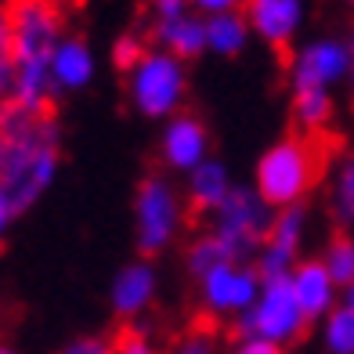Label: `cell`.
<instances>
[{
    "mask_svg": "<svg viewBox=\"0 0 354 354\" xmlns=\"http://www.w3.org/2000/svg\"><path fill=\"white\" fill-rule=\"evenodd\" d=\"M62 167V127L55 112H33L19 102H0V203L22 217L55 185Z\"/></svg>",
    "mask_w": 354,
    "mask_h": 354,
    "instance_id": "cell-1",
    "label": "cell"
},
{
    "mask_svg": "<svg viewBox=\"0 0 354 354\" xmlns=\"http://www.w3.org/2000/svg\"><path fill=\"white\" fill-rule=\"evenodd\" d=\"M15 22V84L11 102L22 109L47 112L55 102L51 87V58L66 40V19L58 0H11Z\"/></svg>",
    "mask_w": 354,
    "mask_h": 354,
    "instance_id": "cell-2",
    "label": "cell"
},
{
    "mask_svg": "<svg viewBox=\"0 0 354 354\" xmlns=\"http://www.w3.org/2000/svg\"><path fill=\"white\" fill-rule=\"evenodd\" d=\"M322 167H326V152L318 149V141L289 134V138H279L261 159H257L253 188L261 192L275 210L300 206L308 199V192L318 185Z\"/></svg>",
    "mask_w": 354,
    "mask_h": 354,
    "instance_id": "cell-3",
    "label": "cell"
},
{
    "mask_svg": "<svg viewBox=\"0 0 354 354\" xmlns=\"http://www.w3.org/2000/svg\"><path fill=\"white\" fill-rule=\"evenodd\" d=\"M127 98L134 112L145 120H174L185 112L188 98V73L185 62L163 51V47H149L138 66L127 73Z\"/></svg>",
    "mask_w": 354,
    "mask_h": 354,
    "instance_id": "cell-4",
    "label": "cell"
},
{
    "mask_svg": "<svg viewBox=\"0 0 354 354\" xmlns=\"http://www.w3.org/2000/svg\"><path fill=\"white\" fill-rule=\"evenodd\" d=\"M185 196L163 174L141 177L134 192V243L141 257H156L174 246L185 228Z\"/></svg>",
    "mask_w": 354,
    "mask_h": 354,
    "instance_id": "cell-5",
    "label": "cell"
},
{
    "mask_svg": "<svg viewBox=\"0 0 354 354\" xmlns=\"http://www.w3.org/2000/svg\"><path fill=\"white\" fill-rule=\"evenodd\" d=\"M275 206H271L253 185H235V192L210 214V232L228 246L232 261H257L264 239L275 224Z\"/></svg>",
    "mask_w": 354,
    "mask_h": 354,
    "instance_id": "cell-6",
    "label": "cell"
},
{
    "mask_svg": "<svg viewBox=\"0 0 354 354\" xmlns=\"http://www.w3.org/2000/svg\"><path fill=\"white\" fill-rule=\"evenodd\" d=\"M304 329H308V315H304L300 300L286 279H264V289L257 297L253 308L239 318V336L246 340H264V344H297Z\"/></svg>",
    "mask_w": 354,
    "mask_h": 354,
    "instance_id": "cell-7",
    "label": "cell"
},
{
    "mask_svg": "<svg viewBox=\"0 0 354 354\" xmlns=\"http://www.w3.org/2000/svg\"><path fill=\"white\" fill-rule=\"evenodd\" d=\"M196 282H199L203 311L214 318H243L264 289V279L257 271V264H246V261L217 264L214 271H206Z\"/></svg>",
    "mask_w": 354,
    "mask_h": 354,
    "instance_id": "cell-8",
    "label": "cell"
},
{
    "mask_svg": "<svg viewBox=\"0 0 354 354\" xmlns=\"http://www.w3.org/2000/svg\"><path fill=\"white\" fill-rule=\"evenodd\" d=\"M354 73V44L340 37H315L289 62L293 91H333Z\"/></svg>",
    "mask_w": 354,
    "mask_h": 354,
    "instance_id": "cell-9",
    "label": "cell"
},
{
    "mask_svg": "<svg viewBox=\"0 0 354 354\" xmlns=\"http://www.w3.org/2000/svg\"><path fill=\"white\" fill-rule=\"evenodd\" d=\"M304 232H308V210L300 206H286V210L275 214V224L264 239L261 253H257V271L261 279H286L304 257H300V246H304Z\"/></svg>",
    "mask_w": 354,
    "mask_h": 354,
    "instance_id": "cell-10",
    "label": "cell"
},
{
    "mask_svg": "<svg viewBox=\"0 0 354 354\" xmlns=\"http://www.w3.org/2000/svg\"><path fill=\"white\" fill-rule=\"evenodd\" d=\"M159 156H163L167 170L174 174H192L196 167H203L210 159V131L199 116H174L163 123V134H159Z\"/></svg>",
    "mask_w": 354,
    "mask_h": 354,
    "instance_id": "cell-11",
    "label": "cell"
},
{
    "mask_svg": "<svg viewBox=\"0 0 354 354\" xmlns=\"http://www.w3.org/2000/svg\"><path fill=\"white\" fill-rule=\"evenodd\" d=\"M243 15L253 37H261L271 47H289L308 19V0H246Z\"/></svg>",
    "mask_w": 354,
    "mask_h": 354,
    "instance_id": "cell-12",
    "label": "cell"
},
{
    "mask_svg": "<svg viewBox=\"0 0 354 354\" xmlns=\"http://www.w3.org/2000/svg\"><path fill=\"white\" fill-rule=\"evenodd\" d=\"M289 286H293V293L300 300L304 315H308V322L329 318L344 304V289L336 286V279L329 275V268L322 264V257L300 261L293 271H289Z\"/></svg>",
    "mask_w": 354,
    "mask_h": 354,
    "instance_id": "cell-13",
    "label": "cell"
},
{
    "mask_svg": "<svg viewBox=\"0 0 354 354\" xmlns=\"http://www.w3.org/2000/svg\"><path fill=\"white\" fill-rule=\"evenodd\" d=\"M159 289V275L152 261H131L127 268L116 271V279L109 286V304L120 318H138L152 308Z\"/></svg>",
    "mask_w": 354,
    "mask_h": 354,
    "instance_id": "cell-14",
    "label": "cell"
},
{
    "mask_svg": "<svg viewBox=\"0 0 354 354\" xmlns=\"http://www.w3.org/2000/svg\"><path fill=\"white\" fill-rule=\"evenodd\" d=\"M94 73H98V58H94L91 44L84 37H66L62 47L51 58V87H55V98L58 94H76L84 91Z\"/></svg>",
    "mask_w": 354,
    "mask_h": 354,
    "instance_id": "cell-15",
    "label": "cell"
},
{
    "mask_svg": "<svg viewBox=\"0 0 354 354\" xmlns=\"http://www.w3.org/2000/svg\"><path fill=\"white\" fill-rule=\"evenodd\" d=\"M232 192H235L232 174H228V167H224L221 159H214V156L185 177V199H188V206H192L196 214H214L217 206L232 196Z\"/></svg>",
    "mask_w": 354,
    "mask_h": 354,
    "instance_id": "cell-16",
    "label": "cell"
},
{
    "mask_svg": "<svg viewBox=\"0 0 354 354\" xmlns=\"http://www.w3.org/2000/svg\"><path fill=\"white\" fill-rule=\"evenodd\" d=\"M149 33H152L156 47L177 55L181 62H192L206 51V19L199 11L185 15V19H174V22H152Z\"/></svg>",
    "mask_w": 354,
    "mask_h": 354,
    "instance_id": "cell-17",
    "label": "cell"
},
{
    "mask_svg": "<svg viewBox=\"0 0 354 354\" xmlns=\"http://www.w3.org/2000/svg\"><path fill=\"white\" fill-rule=\"evenodd\" d=\"M250 37H253V29H250L243 11H224V15H210L206 19V51L217 58L243 55Z\"/></svg>",
    "mask_w": 354,
    "mask_h": 354,
    "instance_id": "cell-18",
    "label": "cell"
},
{
    "mask_svg": "<svg viewBox=\"0 0 354 354\" xmlns=\"http://www.w3.org/2000/svg\"><path fill=\"white\" fill-rule=\"evenodd\" d=\"M293 120L300 131H322L333 120V91H293Z\"/></svg>",
    "mask_w": 354,
    "mask_h": 354,
    "instance_id": "cell-19",
    "label": "cell"
},
{
    "mask_svg": "<svg viewBox=\"0 0 354 354\" xmlns=\"http://www.w3.org/2000/svg\"><path fill=\"white\" fill-rule=\"evenodd\" d=\"M228 261H232V253H228V246H224L214 232L196 235L188 243V253H185V264H188V271L196 279H203L206 271H214L217 264H228Z\"/></svg>",
    "mask_w": 354,
    "mask_h": 354,
    "instance_id": "cell-20",
    "label": "cell"
},
{
    "mask_svg": "<svg viewBox=\"0 0 354 354\" xmlns=\"http://www.w3.org/2000/svg\"><path fill=\"white\" fill-rule=\"evenodd\" d=\"M322 347L326 354H354V308L340 304L329 318H322Z\"/></svg>",
    "mask_w": 354,
    "mask_h": 354,
    "instance_id": "cell-21",
    "label": "cell"
},
{
    "mask_svg": "<svg viewBox=\"0 0 354 354\" xmlns=\"http://www.w3.org/2000/svg\"><path fill=\"white\" fill-rule=\"evenodd\" d=\"M322 264L329 268L336 286L347 289L354 282V239L351 235H333L326 243V250H322Z\"/></svg>",
    "mask_w": 354,
    "mask_h": 354,
    "instance_id": "cell-22",
    "label": "cell"
},
{
    "mask_svg": "<svg viewBox=\"0 0 354 354\" xmlns=\"http://www.w3.org/2000/svg\"><path fill=\"white\" fill-rule=\"evenodd\" d=\"M15 84V22H11V0H0V102L11 98Z\"/></svg>",
    "mask_w": 354,
    "mask_h": 354,
    "instance_id": "cell-23",
    "label": "cell"
},
{
    "mask_svg": "<svg viewBox=\"0 0 354 354\" xmlns=\"http://www.w3.org/2000/svg\"><path fill=\"white\" fill-rule=\"evenodd\" d=\"M333 214L344 224L354 221V156H347L333 177Z\"/></svg>",
    "mask_w": 354,
    "mask_h": 354,
    "instance_id": "cell-24",
    "label": "cell"
},
{
    "mask_svg": "<svg viewBox=\"0 0 354 354\" xmlns=\"http://www.w3.org/2000/svg\"><path fill=\"white\" fill-rule=\"evenodd\" d=\"M145 55H149V40H145L138 29H131V33H120V40L112 44V62H116L123 73H131Z\"/></svg>",
    "mask_w": 354,
    "mask_h": 354,
    "instance_id": "cell-25",
    "label": "cell"
},
{
    "mask_svg": "<svg viewBox=\"0 0 354 354\" xmlns=\"http://www.w3.org/2000/svg\"><path fill=\"white\" fill-rule=\"evenodd\" d=\"M112 354H159V347L149 340V333L141 329H127L112 340Z\"/></svg>",
    "mask_w": 354,
    "mask_h": 354,
    "instance_id": "cell-26",
    "label": "cell"
},
{
    "mask_svg": "<svg viewBox=\"0 0 354 354\" xmlns=\"http://www.w3.org/2000/svg\"><path fill=\"white\" fill-rule=\"evenodd\" d=\"M149 11H152V22H174V19H185L192 15V0H149Z\"/></svg>",
    "mask_w": 354,
    "mask_h": 354,
    "instance_id": "cell-27",
    "label": "cell"
},
{
    "mask_svg": "<svg viewBox=\"0 0 354 354\" xmlns=\"http://www.w3.org/2000/svg\"><path fill=\"white\" fill-rule=\"evenodd\" d=\"M174 354H217V344H214L210 333L196 329V333H185L181 340H177Z\"/></svg>",
    "mask_w": 354,
    "mask_h": 354,
    "instance_id": "cell-28",
    "label": "cell"
},
{
    "mask_svg": "<svg viewBox=\"0 0 354 354\" xmlns=\"http://www.w3.org/2000/svg\"><path fill=\"white\" fill-rule=\"evenodd\" d=\"M58 354H112V344L98 340V336H80V340L66 344Z\"/></svg>",
    "mask_w": 354,
    "mask_h": 354,
    "instance_id": "cell-29",
    "label": "cell"
},
{
    "mask_svg": "<svg viewBox=\"0 0 354 354\" xmlns=\"http://www.w3.org/2000/svg\"><path fill=\"white\" fill-rule=\"evenodd\" d=\"M192 8H196L203 19H210V15H224V11H243L246 0H192Z\"/></svg>",
    "mask_w": 354,
    "mask_h": 354,
    "instance_id": "cell-30",
    "label": "cell"
},
{
    "mask_svg": "<svg viewBox=\"0 0 354 354\" xmlns=\"http://www.w3.org/2000/svg\"><path fill=\"white\" fill-rule=\"evenodd\" d=\"M232 354H282V347L264 344V340H246V336H239V344H235Z\"/></svg>",
    "mask_w": 354,
    "mask_h": 354,
    "instance_id": "cell-31",
    "label": "cell"
},
{
    "mask_svg": "<svg viewBox=\"0 0 354 354\" xmlns=\"http://www.w3.org/2000/svg\"><path fill=\"white\" fill-rule=\"evenodd\" d=\"M11 224H15V217H11V210H8V206H4V203H0V243H4V235H8V228H11Z\"/></svg>",
    "mask_w": 354,
    "mask_h": 354,
    "instance_id": "cell-32",
    "label": "cell"
},
{
    "mask_svg": "<svg viewBox=\"0 0 354 354\" xmlns=\"http://www.w3.org/2000/svg\"><path fill=\"white\" fill-rule=\"evenodd\" d=\"M344 304H347V308H354V282L344 289Z\"/></svg>",
    "mask_w": 354,
    "mask_h": 354,
    "instance_id": "cell-33",
    "label": "cell"
},
{
    "mask_svg": "<svg viewBox=\"0 0 354 354\" xmlns=\"http://www.w3.org/2000/svg\"><path fill=\"white\" fill-rule=\"evenodd\" d=\"M0 354H15V351H11L8 344H0Z\"/></svg>",
    "mask_w": 354,
    "mask_h": 354,
    "instance_id": "cell-34",
    "label": "cell"
},
{
    "mask_svg": "<svg viewBox=\"0 0 354 354\" xmlns=\"http://www.w3.org/2000/svg\"><path fill=\"white\" fill-rule=\"evenodd\" d=\"M347 4H354V0H347Z\"/></svg>",
    "mask_w": 354,
    "mask_h": 354,
    "instance_id": "cell-35",
    "label": "cell"
},
{
    "mask_svg": "<svg viewBox=\"0 0 354 354\" xmlns=\"http://www.w3.org/2000/svg\"><path fill=\"white\" fill-rule=\"evenodd\" d=\"M76 4H80V0H76Z\"/></svg>",
    "mask_w": 354,
    "mask_h": 354,
    "instance_id": "cell-36",
    "label": "cell"
},
{
    "mask_svg": "<svg viewBox=\"0 0 354 354\" xmlns=\"http://www.w3.org/2000/svg\"><path fill=\"white\" fill-rule=\"evenodd\" d=\"M351 44H354V40H351Z\"/></svg>",
    "mask_w": 354,
    "mask_h": 354,
    "instance_id": "cell-37",
    "label": "cell"
}]
</instances>
